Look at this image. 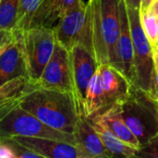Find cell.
<instances>
[{
	"label": "cell",
	"mask_w": 158,
	"mask_h": 158,
	"mask_svg": "<svg viewBox=\"0 0 158 158\" xmlns=\"http://www.w3.org/2000/svg\"><path fill=\"white\" fill-rule=\"evenodd\" d=\"M16 95L24 109L47 126L73 133L80 116L71 94L42 87L22 77L16 80Z\"/></svg>",
	"instance_id": "6da1fadb"
},
{
	"label": "cell",
	"mask_w": 158,
	"mask_h": 158,
	"mask_svg": "<svg viewBox=\"0 0 158 158\" xmlns=\"http://www.w3.org/2000/svg\"><path fill=\"white\" fill-rule=\"evenodd\" d=\"M87 20V4L79 0L55 25L56 42L69 51L81 41Z\"/></svg>",
	"instance_id": "ba28073f"
},
{
	"label": "cell",
	"mask_w": 158,
	"mask_h": 158,
	"mask_svg": "<svg viewBox=\"0 0 158 158\" xmlns=\"http://www.w3.org/2000/svg\"><path fill=\"white\" fill-rule=\"evenodd\" d=\"M43 158H86L83 152L75 144L42 137H12Z\"/></svg>",
	"instance_id": "8fae6325"
},
{
	"label": "cell",
	"mask_w": 158,
	"mask_h": 158,
	"mask_svg": "<svg viewBox=\"0 0 158 158\" xmlns=\"http://www.w3.org/2000/svg\"><path fill=\"white\" fill-rule=\"evenodd\" d=\"M15 37V32L0 29V48L9 44Z\"/></svg>",
	"instance_id": "d4e9b609"
},
{
	"label": "cell",
	"mask_w": 158,
	"mask_h": 158,
	"mask_svg": "<svg viewBox=\"0 0 158 158\" xmlns=\"http://www.w3.org/2000/svg\"><path fill=\"white\" fill-rule=\"evenodd\" d=\"M88 118L97 131L104 146L106 147L111 157H135V154L138 150L137 148L124 143L117 136H115L109 130H107L104 126V124L96 117H91Z\"/></svg>",
	"instance_id": "e0dca14e"
},
{
	"label": "cell",
	"mask_w": 158,
	"mask_h": 158,
	"mask_svg": "<svg viewBox=\"0 0 158 158\" xmlns=\"http://www.w3.org/2000/svg\"><path fill=\"white\" fill-rule=\"evenodd\" d=\"M16 80L0 87V138L42 137L77 145L72 134L47 126L19 105L16 95Z\"/></svg>",
	"instance_id": "7a4b0ae2"
},
{
	"label": "cell",
	"mask_w": 158,
	"mask_h": 158,
	"mask_svg": "<svg viewBox=\"0 0 158 158\" xmlns=\"http://www.w3.org/2000/svg\"><path fill=\"white\" fill-rule=\"evenodd\" d=\"M72 135L86 158H111L89 118L80 116Z\"/></svg>",
	"instance_id": "5bb4252c"
},
{
	"label": "cell",
	"mask_w": 158,
	"mask_h": 158,
	"mask_svg": "<svg viewBox=\"0 0 158 158\" xmlns=\"http://www.w3.org/2000/svg\"><path fill=\"white\" fill-rule=\"evenodd\" d=\"M14 32V39L0 53V87L18 78H28V69L19 33Z\"/></svg>",
	"instance_id": "7c38bea8"
},
{
	"label": "cell",
	"mask_w": 158,
	"mask_h": 158,
	"mask_svg": "<svg viewBox=\"0 0 158 158\" xmlns=\"http://www.w3.org/2000/svg\"><path fill=\"white\" fill-rule=\"evenodd\" d=\"M156 46H158V18H157V44H156Z\"/></svg>",
	"instance_id": "f1b7e54d"
},
{
	"label": "cell",
	"mask_w": 158,
	"mask_h": 158,
	"mask_svg": "<svg viewBox=\"0 0 158 158\" xmlns=\"http://www.w3.org/2000/svg\"><path fill=\"white\" fill-rule=\"evenodd\" d=\"M127 7L134 51L135 85L153 95L155 72L154 49L143 29L140 8H131L128 6Z\"/></svg>",
	"instance_id": "5b68a950"
},
{
	"label": "cell",
	"mask_w": 158,
	"mask_h": 158,
	"mask_svg": "<svg viewBox=\"0 0 158 158\" xmlns=\"http://www.w3.org/2000/svg\"><path fill=\"white\" fill-rule=\"evenodd\" d=\"M6 46V45H5V46H3V47H1V48H0V53H1L2 51H3V49H4V48H5Z\"/></svg>",
	"instance_id": "f546056e"
},
{
	"label": "cell",
	"mask_w": 158,
	"mask_h": 158,
	"mask_svg": "<svg viewBox=\"0 0 158 158\" xmlns=\"http://www.w3.org/2000/svg\"><path fill=\"white\" fill-rule=\"evenodd\" d=\"M19 0H0V29L15 31Z\"/></svg>",
	"instance_id": "ffe728a7"
},
{
	"label": "cell",
	"mask_w": 158,
	"mask_h": 158,
	"mask_svg": "<svg viewBox=\"0 0 158 158\" xmlns=\"http://www.w3.org/2000/svg\"><path fill=\"white\" fill-rule=\"evenodd\" d=\"M71 95L79 116H84L85 96L89 82L98 68L94 55L81 44H75L69 50Z\"/></svg>",
	"instance_id": "8992f818"
},
{
	"label": "cell",
	"mask_w": 158,
	"mask_h": 158,
	"mask_svg": "<svg viewBox=\"0 0 158 158\" xmlns=\"http://www.w3.org/2000/svg\"><path fill=\"white\" fill-rule=\"evenodd\" d=\"M36 82L47 89L71 94L69 51L56 42L53 54Z\"/></svg>",
	"instance_id": "52a82bcc"
},
{
	"label": "cell",
	"mask_w": 158,
	"mask_h": 158,
	"mask_svg": "<svg viewBox=\"0 0 158 158\" xmlns=\"http://www.w3.org/2000/svg\"><path fill=\"white\" fill-rule=\"evenodd\" d=\"M154 62H155V72H154V87H153V96L158 100V56L154 51Z\"/></svg>",
	"instance_id": "cb8c5ba5"
},
{
	"label": "cell",
	"mask_w": 158,
	"mask_h": 158,
	"mask_svg": "<svg viewBox=\"0 0 158 158\" xmlns=\"http://www.w3.org/2000/svg\"><path fill=\"white\" fill-rule=\"evenodd\" d=\"M78 1L79 0H44L35 12L30 27L54 28L65 13Z\"/></svg>",
	"instance_id": "2e32d148"
},
{
	"label": "cell",
	"mask_w": 158,
	"mask_h": 158,
	"mask_svg": "<svg viewBox=\"0 0 158 158\" xmlns=\"http://www.w3.org/2000/svg\"><path fill=\"white\" fill-rule=\"evenodd\" d=\"M154 0H141V6H140V12H145L148 11L149 7L151 6Z\"/></svg>",
	"instance_id": "484cf974"
},
{
	"label": "cell",
	"mask_w": 158,
	"mask_h": 158,
	"mask_svg": "<svg viewBox=\"0 0 158 158\" xmlns=\"http://www.w3.org/2000/svg\"><path fill=\"white\" fill-rule=\"evenodd\" d=\"M0 158H16L11 138H0Z\"/></svg>",
	"instance_id": "603a6c76"
},
{
	"label": "cell",
	"mask_w": 158,
	"mask_h": 158,
	"mask_svg": "<svg viewBox=\"0 0 158 158\" xmlns=\"http://www.w3.org/2000/svg\"><path fill=\"white\" fill-rule=\"evenodd\" d=\"M98 70L106 107L130 95L132 85L121 71L110 64L98 65Z\"/></svg>",
	"instance_id": "4fadbf2b"
},
{
	"label": "cell",
	"mask_w": 158,
	"mask_h": 158,
	"mask_svg": "<svg viewBox=\"0 0 158 158\" xmlns=\"http://www.w3.org/2000/svg\"><path fill=\"white\" fill-rule=\"evenodd\" d=\"M106 107L98 68L93 75L85 96L84 116L91 118Z\"/></svg>",
	"instance_id": "ac0fdd59"
},
{
	"label": "cell",
	"mask_w": 158,
	"mask_h": 158,
	"mask_svg": "<svg viewBox=\"0 0 158 158\" xmlns=\"http://www.w3.org/2000/svg\"><path fill=\"white\" fill-rule=\"evenodd\" d=\"M44 0H19L17 23L14 31L28 29L31 19Z\"/></svg>",
	"instance_id": "d6986e66"
},
{
	"label": "cell",
	"mask_w": 158,
	"mask_h": 158,
	"mask_svg": "<svg viewBox=\"0 0 158 158\" xmlns=\"http://www.w3.org/2000/svg\"><path fill=\"white\" fill-rule=\"evenodd\" d=\"M135 157L158 158V133L146 144H144L137 150Z\"/></svg>",
	"instance_id": "7402d4cb"
},
{
	"label": "cell",
	"mask_w": 158,
	"mask_h": 158,
	"mask_svg": "<svg viewBox=\"0 0 158 158\" xmlns=\"http://www.w3.org/2000/svg\"><path fill=\"white\" fill-rule=\"evenodd\" d=\"M141 22L143 29L145 32V35L154 48L157 44V16H156L151 11L140 12Z\"/></svg>",
	"instance_id": "44dd1931"
},
{
	"label": "cell",
	"mask_w": 158,
	"mask_h": 158,
	"mask_svg": "<svg viewBox=\"0 0 158 158\" xmlns=\"http://www.w3.org/2000/svg\"><path fill=\"white\" fill-rule=\"evenodd\" d=\"M118 69L135 85L134 51L126 0H119V37L117 45Z\"/></svg>",
	"instance_id": "9c48e42d"
},
{
	"label": "cell",
	"mask_w": 158,
	"mask_h": 158,
	"mask_svg": "<svg viewBox=\"0 0 158 158\" xmlns=\"http://www.w3.org/2000/svg\"><path fill=\"white\" fill-rule=\"evenodd\" d=\"M119 104L120 115L137 138L140 147L158 133V100L151 94L132 85L130 95Z\"/></svg>",
	"instance_id": "3957f363"
},
{
	"label": "cell",
	"mask_w": 158,
	"mask_h": 158,
	"mask_svg": "<svg viewBox=\"0 0 158 158\" xmlns=\"http://www.w3.org/2000/svg\"><path fill=\"white\" fill-rule=\"evenodd\" d=\"M93 117H96L104 126L118 139L137 149L140 148V143L137 138L121 118L118 103L107 106Z\"/></svg>",
	"instance_id": "9a60e30c"
},
{
	"label": "cell",
	"mask_w": 158,
	"mask_h": 158,
	"mask_svg": "<svg viewBox=\"0 0 158 158\" xmlns=\"http://www.w3.org/2000/svg\"><path fill=\"white\" fill-rule=\"evenodd\" d=\"M21 40L30 81L36 82L47 62L56 44L53 28L30 27L18 31Z\"/></svg>",
	"instance_id": "277c9868"
},
{
	"label": "cell",
	"mask_w": 158,
	"mask_h": 158,
	"mask_svg": "<svg viewBox=\"0 0 158 158\" xmlns=\"http://www.w3.org/2000/svg\"><path fill=\"white\" fill-rule=\"evenodd\" d=\"M149 11H151L152 13H154L156 16L158 17V0H154V2L152 3L151 6L148 9Z\"/></svg>",
	"instance_id": "83f0119b"
},
{
	"label": "cell",
	"mask_w": 158,
	"mask_h": 158,
	"mask_svg": "<svg viewBox=\"0 0 158 158\" xmlns=\"http://www.w3.org/2000/svg\"><path fill=\"white\" fill-rule=\"evenodd\" d=\"M127 6L131 8H140L141 0H126Z\"/></svg>",
	"instance_id": "4316f807"
},
{
	"label": "cell",
	"mask_w": 158,
	"mask_h": 158,
	"mask_svg": "<svg viewBox=\"0 0 158 158\" xmlns=\"http://www.w3.org/2000/svg\"><path fill=\"white\" fill-rule=\"evenodd\" d=\"M99 8L108 64L118 69L117 45L119 37V0H99Z\"/></svg>",
	"instance_id": "30bf717a"
}]
</instances>
